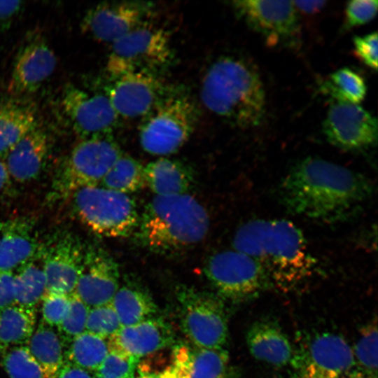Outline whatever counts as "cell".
<instances>
[{
	"mask_svg": "<svg viewBox=\"0 0 378 378\" xmlns=\"http://www.w3.org/2000/svg\"><path fill=\"white\" fill-rule=\"evenodd\" d=\"M290 363L296 372L314 371L344 377L354 370L356 364L347 341L332 332L303 336L293 350Z\"/></svg>",
	"mask_w": 378,
	"mask_h": 378,
	"instance_id": "14",
	"label": "cell"
},
{
	"mask_svg": "<svg viewBox=\"0 0 378 378\" xmlns=\"http://www.w3.org/2000/svg\"><path fill=\"white\" fill-rule=\"evenodd\" d=\"M173 58L169 33L144 23L111 45L106 70L114 78L138 72L158 75Z\"/></svg>",
	"mask_w": 378,
	"mask_h": 378,
	"instance_id": "8",
	"label": "cell"
},
{
	"mask_svg": "<svg viewBox=\"0 0 378 378\" xmlns=\"http://www.w3.org/2000/svg\"><path fill=\"white\" fill-rule=\"evenodd\" d=\"M69 299L70 306L68 314L57 327V333L63 346L66 347L74 339L85 331L90 309V307L78 298L75 292L69 295Z\"/></svg>",
	"mask_w": 378,
	"mask_h": 378,
	"instance_id": "36",
	"label": "cell"
},
{
	"mask_svg": "<svg viewBox=\"0 0 378 378\" xmlns=\"http://www.w3.org/2000/svg\"><path fill=\"white\" fill-rule=\"evenodd\" d=\"M322 128L327 141L344 150L362 151L377 143V118L359 104L333 101Z\"/></svg>",
	"mask_w": 378,
	"mask_h": 378,
	"instance_id": "13",
	"label": "cell"
},
{
	"mask_svg": "<svg viewBox=\"0 0 378 378\" xmlns=\"http://www.w3.org/2000/svg\"><path fill=\"white\" fill-rule=\"evenodd\" d=\"M70 197L76 217L98 236L127 237L137 227L136 205L127 194L97 186L78 189Z\"/></svg>",
	"mask_w": 378,
	"mask_h": 378,
	"instance_id": "5",
	"label": "cell"
},
{
	"mask_svg": "<svg viewBox=\"0 0 378 378\" xmlns=\"http://www.w3.org/2000/svg\"><path fill=\"white\" fill-rule=\"evenodd\" d=\"M146 185L156 196L187 194L192 186V171L183 162L160 158L144 166Z\"/></svg>",
	"mask_w": 378,
	"mask_h": 378,
	"instance_id": "24",
	"label": "cell"
},
{
	"mask_svg": "<svg viewBox=\"0 0 378 378\" xmlns=\"http://www.w3.org/2000/svg\"><path fill=\"white\" fill-rule=\"evenodd\" d=\"M296 378H344V376L332 375L314 371L296 372Z\"/></svg>",
	"mask_w": 378,
	"mask_h": 378,
	"instance_id": "48",
	"label": "cell"
},
{
	"mask_svg": "<svg viewBox=\"0 0 378 378\" xmlns=\"http://www.w3.org/2000/svg\"><path fill=\"white\" fill-rule=\"evenodd\" d=\"M6 348H4L2 345L0 344V360L3 358V356L6 352Z\"/></svg>",
	"mask_w": 378,
	"mask_h": 378,
	"instance_id": "51",
	"label": "cell"
},
{
	"mask_svg": "<svg viewBox=\"0 0 378 378\" xmlns=\"http://www.w3.org/2000/svg\"><path fill=\"white\" fill-rule=\"evenodd\" d=\"M204 106L231 125L256 127L266 113V93L253 62L235 56H223L206 70L200 86Z\"/></svg>",
	"mask_w": 378,
	"mask_h": 378,
	"instance_id": "3",
	"label": "cell"
},
{
	"mask_svg": "<svg viewBox=\"0 0 378 378\" xmlns=\"http://www.w3.org/2000/svg\"><path fill=\"white\" fill-rule=\"evenodd\" d=\"M2 363L9 378H45L41 368L27 346L10 349L4 353Z\"/></svg>",
	"mask_w": 378,
	"mask_h": 378,
	"instance_id": "34",
	"label": "cell"
},
{
	"mask_svg": "<svg viewBox=\"0 0 378 378\" xmlns=\"http://www.w3.org/2000/svg\"><path fill=\"white\" fill-rule=\"evenodd\" d=\"M10 176L3 160L0 159V195L10 186Z\"/></svg>",
	"mask_w": 378,
	"mask_h": 378,
	"instance_id": "47",
	"label": "cell"
},
{
	"mask_svg": "<svg viewBox=\"0 0 378 378\" xmlns=\"http://www.w3.org/2000/svg\"><path fill=\"white\" fill-rule=\"evenodd\" d=\"M15 304L14 272L0 271V310Z\"/></svg>",
	"mask_w": 378,
	"mask_h": 378,
	"instance_id": "43",
	"label": "cell"
},
{
	"mask_svg": "<svg viewBox=\"0 0 378 378\" xmlns=\"http://www.w3.org/2000/svg\"><path fill=\"white\" fill-rule=\"evenodd\" d=\"M228 363L225 348H197L191 351L190 378H225Z\"/></svg>",
	"mask_w": 378,
	"mask_h": 378,
	"instance_id": "33",
	"label": "cell"
},
{
	"mask_svg": "<svg viewBox=\"0 0 378 378\" xmlns=\"http://www.w3.org/2000/svg\"><path fill=\"white\" fill-rule=\"evenodd\" d=\"M14 272L15 304L34 308L46 293L43 262L38 253Z\"/></svg>",
	"mask_w": 378,
	"mask_h": 378,
	"instance_id": "27",
	"label": "cell"
},
{
	"mask_svg": "<svg viewBox=\"0 0 378 378\" xmlns=\"http://www.w3.org/2000/svg\"><path fill=\"white\" fill-rule=\"evenodd\" d=\"M199 111L188 96L169 94L146 115L139 129V142L149 154L167 156L178 151L197 125Z\"/></svg>",
	"mask_w": 378,
	"mask_h": 378,
	"instance_id": "7",
	"label": "cell"
},
{
	"mask_svg": "<svg viewBox=\"0 0 378 378\" xmlns=\"http://www.w3.org/2000/svg\"><path fill=\"white\" fill-rule=\"evenodd\" d=\"M40 244L31 218L0 220V271L14 272L36 255Z\"/></svg>",
	"mask_w": 378,
	"mask_h": 378,
	"instance_id": "21",
	"label": "cell"
},
{
	"mask_svg": "<svg viewBox=\"0 0 378 378\" xmlns=\"http://www.w3.org/2000/svg\"><path fill=\"white\" fill-rule=\"evenodd\" d=\"M321 90L334 101L358 104L367 92L363 78L349 67H343L332 73L321 85Z\"/></svg>",
	"mask_w": 378,
	"mask_h": 378,
	"instance_id": "32",
	"label": "cell"
},
{
	"mask_svg": "<svg viewBox=\"0 0 378 378\" xmlns=\"http://www.w3.org/2000/svg\"><path fill=\"white\" fill-rule=\"evenodd\" d=\"M27 344L45 378H54L64 360V346L57 332L42 321Z\"/></svg>",
	"mask_w": 378,
	"mask_h": 378,
	"instance_id": "28",
	"label": "cell"
},
{
	"mask_svg": "<svg viewBox=\"0 0 378 378\" xmlns=\"http://www.w3.org/2000/svg\"><path fill=\"white\" fill-rule=\"evenodd\" d=\"M225 378H234V374L232 373H228Z\"/></svg>",
	"mask_w": 378,
	"mask_h": 378,
	"instance_id": "52",
	"label": "cell"
},
{
	"mask_svg": "<svg viewBox=\"0 0 378 378\" xmlns=\"http://www.w3.org/2000/svg\"><path fill=\"white\" fill-rule=\"evenodd\" d=\"M204 272L220 296L234 301L252 298L270 284L265 270L255 259L234 249L211 255Z\"/></svg>",
	"mask_w": 378,
	"mask_h": 378,
	"instance_id": "10",
	"label": "cell"
},
{
	"mask_svg": "<svg viewBox=\"0 0 378 378\" xmlns=\"http://www.w3.org/2000/svg\"><path fill=\"white\" fill-rule=\"evenodd\" d=\"M209 224L206 209L188 193L155 195L146 205L134 232L136 241L147 250L171 255L202 241Z\"/></svg>",
	"mask_w": 378,
	"mask_h": 378,
	"instance_id": "4",
	"label": "cell"
},
{
	"mask_svg": "<svg viewBox=\"0 0 378 378\" xmlns=\"http://www.w3.org/2000/svg\"><path fill=\"white\" fill-rule=\"evenodd\" d=\"M297 10L312 14L320 10L326 4V1H293Z\"/></svg>",
	"mask_w": 378,
	"mask_h": 378,
	"instance_id": "46",
	"label": "cell"
},
{
	"mask_svg": "<svg viewBox=\"0 0 378 378\" xmlns=\"http://www.w3.org/2000/svg\"><path fill=\"white\" fill-rule=\"evenodd\" d=\"M377 0H353L345 8L344 28L351 29L371 21L377 15Z\"/></svg>",
	"mask_w": 378,
	"mask_h": 378,
	"instance_id": "40",
	"label": "cell"
},
{
	"mask_svg": "<svg viewBox=\"0 0 378 378\" xmlns=\"http://www.w3.org/2000/svg\"><path fill=\"white\" fill-rule=\"evenodd\" d=\"M36 321L34 308L13 304L0 310V344L6 349L27 344Z\"/></svg>",
	"mask_w": 378,
	"mask_h": 378,
	"instance_id": "29",
	"label": "cell"
},
{
	"mask_svg": "<svg viewBox=\"0 0 378 378\" xmlns=\"http://www.w3.org/2000/svg\"><path fill=\"white\" fill-rule=\"evenodd\" d=\"M232 6L237 16L267 45L290 48L299 46L300 26L293 1L238 0Z\"/></svg>",
	"mask_w": 378,
	"mask_h": 378,
	"instance_id": "11",
	"label": "cell"
},
{
	"mask_svg": "<svg viewBox=\"0 0 378 378\" xmlns=\"http://www.w3.org/2000/svg\"><path fill=\"white\" fill-rule=\"evenodd\" d=\"M374 192L363 174L334 162L308 157L296 162L278 189L279 200L293 215L335 223L361 211Z\"/></svg>",
	"mask_w": 378,
	"mask_h": 378,
	"instance_id": "1",
	"label": "cell"
},
{
	"mask_svg": "<svg viewBox=\"0 0 378 378\" xmlns=\"http://www.w3.org/2000/svg\"><path fill=\"white\" fill-rule=\"evenodd\" d=\"M21 8V1H0V28L16 15Z\"/></svg>",
	"mask_w": 378,
	"mask_h": 378,
	"instance_id": "45",
	"label": "cell"
},
{
	"mask_svg": "<svg viewBox=\"0 0 378 378\" xmlns=\"http://www.w3.org/2000/svg\"><path fill=\"white\" fill-rule=\"evenodd\" d=\"M111 304L121 326L153 318L157 312V306L148 292L135 283H125L119 286Z\"/></svg>",
	"mask_w": 378,
	"mask_h": 378,
	"instance_id": "26",
	"label": "cell"
},
{
	"mask_svg": "<svg viewBox=\"0 0 378 378\" xmlns=\"http://www.w3.org/2000/svg\"><path fill=\"white\" fill-rule=\"evenodd\" d=\"M136 372H138V375L136 374L135 378H158V373L155 372L144 370L139 368H136Z\"/></svg>",
	"mask_w": 378,
	"mask_h": 378,
	"instance_id": "50",
	"label": "cell"
},
{
	"mask_svg": "<svg viewBox=\"0 0 378 378\" xmlns=\"http://www.w3.org/2000/svg\"><path fill=\"white\" fill-rule=\"evenodd\" d=\"M175 339L172 326L160 318L121 326L108 340L110 349L140 360L172 345Z\"/></svg>",
	"mask_w": 378,
	"mask_h": 378,
	"instance_id": "20",
	"label": "cell"
},
{
	"mask_svg": "<svg viewBox=\"0 0 378 378\" xmlns=\"http://www.w3.org/2000/svg\"><path fill=\"white\" fill-rule=\"evenodd\" d=\"M64 113L82 139L112 135L119 117L106 94H90L72 84L62 93Z\"/></svg>",
	"mask_w": 378,
	"mask_h": 378,
	"instance_id": "15",
	"label": "cell"
},
{
	"mask_svg": "<svg viewBox=\"0 0 378 378\" xmlns=\"http://www.w3.org/2000/svg\"><path fill=\"white\" fill-rule=\"evenodd\" d=\"M232 246L255 259L270 284L284 290L304 282L317 267L301 230L284 219L259 218L244 223L236 231Z\"/></svg>",
	"mask_w": 378,
	"mask_h": 378,
	"instance_id": "2",
	"label": "cell"
},
{
	"mask_svg": "<svg viewBox=\"0 0 378 378\" xmlns=\"http://www.w3.org/2000/svg\"><path fill=\"white\" fill-rule=\"evenodd\" d=\"M151 11L142 1L102 2L89 9L81 21L83 32L111 45L146 22Z\"/></svg>",
	"mask_w": 378,
	"mask_h": 378,
	"instance_id": "17",
	"label": "cell"
},
{
	"mask_svg": "<svg viewBox=\"0 0 378 378\" xmlns=\"http://www.w3.org/2000/svg\"><path fill=\"white\" fill-rule=\"evenodd\" d=\"M356 364L368 372L377 374V326L376 319L365 325L352 349Z\"/></svg>",
	"mask_w": 378,
	"mask_h": 378,
	"instance_id": "35",
	"label": "cell"
},
{
	"mask_svg": "<svg viewBox=\"0 0 378 378\" xmlns=\"http://www.w3.org/2000/svg\"><path fill=\"white\" fill-rule=\"evenodd\" d=\"M84 248L80 239L69 231L56 232L41 241L38 253L46 276V293L70 295L75 292Z\"/></svg>",
	"mask_w": 378,
	"mask_h": 378,
	"instance_id": "12",
	"label": "cell"
},
{
	"mask_svg": "<svg viewBox=\"0 0 378 378\" xmlns=\"http://www.w3.org/2000/svg\"><path fill=\"white\" fill-rule=\"evenodd\" d=\"M54 378H93L90 372L64 360Z\"/></svg>",
	"mask_w": 378,
	"mask_h": 378,
	"instance_id": "44",
	"label": "cell"
},
{
	"mask_svg": "<svg viewBox=\"0 0 378 378\" xmlns=\"http://www.w3.org/2000/svg\"><path fill=\"white\" fill-rule=\"evenodd\" d=\"M110 351L108 340L85 331L67 346L65 361L88 372L96 371Z\"/></svg>",
	"mask_w": 378,
	"mask_h": 378,
	"instance_id": "30",
	"label": "cell"
},
{
	"mask_svg": "<svg viewBox=\"0 0 378 378\" xmlns=\"http://www.w3.org/2000/svg\"><path fill=\"white\" fill-rule=\"evenodd\" d=\"M354 52L357 57L368 67L377 70L378 55L377 33L372 32L353 38Z\"/></svg>",
	"mask_w": 378,
	"mask_h": 378,
	"instance_id": "41",
	"label": "cell"
},
{
	"mask_svg": "<svg viewBox=\"0 0 378 378\" xmlns=\"http://www.w3.org/2000/svg\"><path fill=\"white\" fill-rule=\"evenodd\" d=\"M167 86L158 75L128 73L115 78L106 94L118 117H145L167 97Z\"/></svg>",
	"mask_w": 378,
	"mask_h": 378,
	"instance_id": "16",
	"label": "cell"
},
{
	"mask_svg": "<svg viewBox=\"0 0 378 378\" xmlns=\"http://www.w3.org/2000/svg\"><path fill=\"white\" fill-rule=\"evenodd\" d=\"M139 360L110 349L106 358L94 372L93 378H135Z\"/></svg>",
	"mask_w": 378,
	"mask_h": 378,
	"instance_id": "37",
	"label": "cell"
},
{
	"mask_svg": "<svg viewBox=\"0 0 378 378\" xmlns=\"http://www.w3.org/2000/svg\"><path fill=\"white\" fill-rule=\"evenodd\" d=\"M100 184L103 188L123 194L136 192L146 185L144 166L134 158L122 153Z\"/></svg>",
	"mask_w": 378,
	"mask_h": 378,
	"instance_id": "31",
	"label": "cell"
},
{
	"mask_svg": "<svg viewBox=\"0 0 378 378\" xmlns=\"http://www.w3.org/2000/svg\"><path fill=\"white\" fill-rule=\"evenodd\" d=\"M377 374L358 369L353 370L347 375L348 378H377Z\"/></svg>",
	"mask_w": 378,
	"mask_h": 378,
	"instance_id": "49",
	"label": "cell"
},
{
	"mask_svg": "<svg viewBox=\"0 0 378 378\" xmlns=\"http://www.w3.org/2000/svg\"><path fill=\"white\" fill-rule=\"evenodd\" d=\"M43 322L50 327H58L66 316L69 306V295L46 293L42 299Z\"/></svg>",
	"mask_w": 378,
	"mask_h": 378,
	"instance_id": "39",
	"label": "cell"
},
{
	"mask_svg": "<svg viewBox=\"0 0 378 378\" xmlns=\"http://www.w3.org/2000/svg\"><path fill=\"white\" fill-rule=\"evenodd\" d=\"M122 153L112 135L82 139L55 174L52 198L69 197L78 189L97 186Z\"/></svg>",
	"mask_w": 378,
	"mask_h": 378,
	"instance_id": "6",
	"label": "cell"
},
{
	"mask_svg": "<svg viewBox=\"0 0 378 378\" xmlns=\"http://www.w3.org/2000/svg\"><path fill=\"white\" fill-rule=\"evenodd\" d=\"M176 295L181 328L190 341L197 348H224L229 330L221 299L187 286H180Z\"/></svg>",
	"mask_w": 378,
	"mask_h": 378,
	"instance_id": "9",
	"label": "cell"
},
{
	"mask_svg": "<svg viewBox=\"0 0 378 378\" xmlns=\"http://www.w3.org/2000/svg\"><path fill=\"white\" fill-rule=\"evenodd\" d=\"M118 263L104 249L85 246L76 294L90 308L111 303L119 288Z\"/></svg>",
	"mask_w": 378,
	"mask_h": 378,
	"instance_id": "18",
	"label": "cell"
},
{
	"mask_svg": "<svg viewBox=\"0 0 378 378\" xmlns=\"http://www.w3.org/2000/svg\"><path fill=\"white\" fill-rule=\"evenodd\" d=\"M246 341L250 354L260 361L281 367L292 360L294 349L290 342L274 321H255L246 332Z\"/></svg>",
	"mask_w": 378,
	"mask_h": 378,
	"instance_id": "23",
	"label": "cell"
},
{
	"mask_svg": "<svg viewBox=\"0 0 378 378\" xmlns=\"http://www.w3.org/2000/svg\"><path fill=\"white\" fill-rule=\"evenodd\" d=\"M191 351L184 346L173 351L172 364L158 374V378H190Z\"/></svg>",
	"mask_w": 378,
	"mask_h": 378,
	"instance_id": "42",
	"label": "cell"
},
{
	"mask_svg": "<svg viewBox=\"0 0 378 378\" xmlns=\"http://www.w3.org/2000/svg\"><path fill=\"white\" fill-rule=\"evenodd\" d=\"M48 139L38 126L22 137L4 158L11 179L26 183L41 172L48 153Z\"/></svg>",
	"mask_w": 378,
	"mask_h": 378,
	"instance_id": "22",
	"label": "cell"
},
{
	"mask_svg": "<svg viewBox=\"0 0 378 378\" xmlns=\"http://www.w3.org/2000/svg\"><path fill=\"white\" fill-rule=\"evenodd\" d=\"M57 64L56 56L41 36L27 40L14 60L10 90L17 94L36 91L52 75Z\"/></svg>",
	"mask_w": 378,
	"mask_h": 378,
	"instance_id": "19",
	"label": "cell"
},
{
	"mask_svg": "<svg viewBox=\"0 0 378 378\" xmlns=\"http://www.w3.org/2000/svg\"><path fill=\"white\" fill-rule=\"evenodd\" d=\"M121 327L111 303L89 309L85 331L108 340Z\"/></svg>",
	"mask_w": 378,
	"mask_h": 378,
	"instance_id": "38",
	"label": "cell"
},
{
	"mask_svg": "<svg viewBox=\"0 0 378 378\" xmlns=\"http://www.w3.org/2000/svg\"><path fill=\"white\" fill-rule=\"evenodd\" d=\"M36 114L29 105L0 98V159L26 134L38 127Z\"/></svg>",
	"mask_w": 378,
	"mask_h": 378,
	"instance_id": "25",
	"label": "cell"
}]
</instances>
